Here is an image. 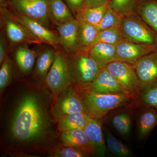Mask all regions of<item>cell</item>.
<instances>
[{
  "label": "cell",
  "mask_w": 157,
  "mask_h": 157,
  "mask_svg": "<svg viewBox=\"0 0 157 157\" xmlns=\"http://www.w3.org/2000/svg\"><path fill=\"white\" fill-rule=\"evenodd\" d=\"M60 140L63 146L76 147L95 154L94 147L83 129L62 132Z\"/></svg>",
  "instance_id": "cell-16"
},
{
  "label": "cell",
  "mask_w": 157,
  "mask_h": 157,
  "mask_svg": "<svg viewBox=\"0 0 157 157\" xmlns=\"http://www.w3.org/2000/svg\"><path fill=\"white\" fill-rule=\"evenodd\" d=\"M88 51L91 56L101 69L106 68L109 63L116 61V45L105 43H97Z\"/></svg>",
  "instance_id": "cell-18"
},
{
  "label": "cell",
  "mask_w": 157,
  "mask_h": 157,
  "mask_svg": "<svg viewBox=\"0 0 157 157\" xmlns=\"http://www.w3.org/2000/svg\"><path fill=\"white\" fill-rule=\"evenodd\" d=\"M0 11L1 25L5 29L6 36L12 45H18L22 43L41 44L25 26L12 17L8 8H0Z\"/></svg>",
  "instance_id": "cell-9"
},
{
  "label": "cell",
  "mask_w": 157,
  "mask_h": 157,
  "mask_svg": "<svg viewBox=\"0 0 157 157\" xmlns=\"http://www.w3.org/2000/svg\"><path fill=\"white\" fill-rule=\"evenodd\" d=\"M105 68L132 99L140 92L141 86L133 65L115 61L109 63Z\"/></svg>",
  "instance_id": "cell-6"
},
{
  "label": "cell",
  "mask_w": 157,
  "mask_h": 157,
  "mask_svg": "<svg viewBox=\"0 0 157 157\" xmlns=\"http://www.w3.org/2000/svg\"><path fill=\"white\" fill-rule=\"evenodd\" d=\"M123 39L140 44H157V33L135 13L123 17L120 26Z\"/></svg>",
  "instance_id": "cell-4"
},
{
  "label": "cell",
  "mask_w": 157,
  "mask_h": 157,
  "mask_svg": "<svg viewBox=\"0 0 157 157\" xmlns=\"http://www.w3.org/2000/svg\"><path fill=\"white\" fill-rule=\"evenodd\" d=\"M133 65L141 89L157 82V51L143 56Z\"/></svg>",
  "instance_id": "cell-13"
},
{
  "label": "cell",
  "mask_w": 157,
  "mask_h": 157,
  "mask_svg": "<svg viewBox=\"0 0 157 157\" xmlns=\"http://www.w3.org/2000/svg\"><path fill=\"white\" fill-rule=\"evenodd\" d=\"M11 15L14 19L22 24L30 33L41 43H45L56 49L60 45L59 34L51 30L35 20L15 13L10 9Z\"/></svg>",
  "instance_id": "cell-10"
},
{
  "label": "cell",
  "mask_w": 157,
  "mask_h": 157,
  "mask_svg": "<svg viewBox=\"0 0 157 157\" xmlns=\"http://www.w3.org/2000/svg\"><path fill=\"white\" fill-rule=\"evenodd\" d=\"M56 98L52 110L54 116L57 119L71 113H86L81 91L76 86L74 87L70 86Z\"/></svg>",
  "instance_id": "cell-7"
},
{
  "label": "cell",
  "mask_w": 157,
  "mask_h": 157,
  "mask_svg": "<svg viewBox=\"0 0 157 157\" xmlns=\"http://www.w3.org/2000/svg\"><path fill=\"white\" fill-rule=\"evenodd\" d=\"M74 17L78 11L84 8L86 0H63Z\"/></svg>",
  "instance_id": "cell-34"
},
{
  "label": "cell",
  "mask_w": 157,
  "mask_h": 157,
  "mask_svg": "<svg viewBox=\"0 0 157 157\" xmlns=\"http://www.w3.org/2000/svg\"><path fill=\"white\" fill-rule=\"evenodd\" d=\"M44 80L55 98L74 82L71 58L63 50L57 49L51 67Z\"/></svg>",
  "instance_id": "cell-3"
},
{
  "label": "cell",
  "mask_w": 157,
  "mask_h": 157,
  "mask_svg": "<svg viewBox=\"0 0 157 157\" xmlns=\"http://www.w3.org/2000/svg\"><path fill=\"white\" fill-rule=\"evenodd\" d=\"M132 106L140 110L137 120L138 136L144 139L157 125V109L146 106Z\"/></svg>",
  "instance_id": "cell-17"
},
{
  "label": "cell",
  "mask_w": 157,
  "mask_h": 157,
  "mask_svg": "<svg viewBox=\"0 0 157 157\" xmlns=\"http://www.w3.org/2000/svg\"><path fill=\"white\" fill-rule=\"evenodd\" d=\"M56 50L50 46L39 52L35 69V75L39 79L45 80L53 63Z\"/></svg>",
  "instance_id": "cell-22"
},
{
  "label": "cell",
  "mask_w": 157,
  "mask_h": 157,
  "mask_svg": "<svg viewBox=\"0 0 157 157\" xmlns=\"http://www.w3.org/2000/svg\"><path fill=\"white\" fill-rule=\"evenodd\" d=\"M1 33L0 38V64L2 65L8 57V46L3 33Z\"/></svg>",
  "instance_id": "cell-35"
},
{
  "label": "cell",
  "mask_w": 157,
  "mask_h": 157,
  "mask_svg": "<svg viewBox=\"0 0 157 157\" xmlns=\"http://www.w3.org/2000/svg\"><path fill=\"white\" fill-rule=\"evenodd\" d=\"M136 13L157 33V2L153 0H139Z\"/></svg>",
  "instance_id": "cell-23"
},
{
  "label": "cell",
  "mask_w": 157,
  "mask_h": 157,
  "mask_svg": "<svg viewBox=\"0 0 157 157\" xmlns=\"http://www.w3.org/2000/svg\"><path fill=\"white\" fill-rule=\"evenodd\" d=\"M48 16L50 21L56 26L75 18L63 0H49Z\"/></svg>",
  "instance_id": "cell-19"
},
{
  "label": "cell",
  "mask_w": 157,
  "mask_h": 157,
  "mask_svg": "<svg viewBox=\"0 0 157 157\" xmlns=\"http://www.w3.org/2000/svg\"><path fill=\"white\" fill-rule=\"evenodd\" d=\"M122 18L120 14L108 6L101 22L96 27L99 31L114 27H120Z\"/></svg>",
  "instance_id": "cell-31"
},
{
  "label": "cell",
  "mask_w": 157,
  "mask_h": 157,
  "mask_svg": "<svg viewBox=\"0 0 157 157\" xmlns=\"http://www.w3.org/2000/svg\"><path fill=\"white\" fill-rule=\"evenodd\" d=\"M50 126L48 113L40 98L33 93L23 96L11 120L13 139L21 143L37 142L47 135Z\"/></svg>",
  "instance_id": "cell-1"
},
{
  "label": "cell",
  "mask_w": 157,
  "mask_h": 157,
  "mask_svg": "<svg viewBox=\"0 0 157 157\" xmlns=\"http://www.w3.org/2000/svg\"><path fill=\"white\" fill-rule=\"evenodd\" d=\"M109 0H86L84 8H92L99 7L108 3Z\"/></svg>",
  "instance_id": "cell-36"
},
{
  "label": "cell",
  "mask_w": 157,
  "mask_h": 157,
  "mask_svg": "<svg viewBox=\"0 0 157 157\" xmlns=\"http://www.w3.org/2000/svg\"><path fill=\"white\" fill-rule=\"evenodd\" d=\"M113 127L121 135L127 137L130 135L132 128V119L130 112L122 111L113 117Z\"/></svg>",
  "instance_id": "cell-28"
},
{
  "label": "cell",
  "mask_w": 157,
  "mask_h": 157,
  "mask_svg": "<svg viewBox=\"0 0 157 157\" xmlns=\"http://www.w3.org/2000/svg\"><path fill=\"white\" fill-rule=\"evenodd\" d=\"M116 61L134 64L147 55L157 51V44L134 43L123 39L116 45Z\"/></svg>",
  "instance_id": "cell-11"
},
{
  "label": "cell",
  "mask_w": 157,
  "mask_h": 157,
  "mask_svg": "<svg viewBox=\"0 0 157 157\" xmlns=\"http://www.w3.org/2000/svg\"><path fill=\"white\" fill-rule=\"evenodd\" d=\"M123 39V38L119 27L110 28L99 31L92 47L99 43H108L116 45Z\"/></svg>",
  "instance_id": "cell-30"
},
{
  "label": "cell",
  "mask_w": 157,
  "mask_h": 157,
  "mask_svg": "<svg viewBox=\"0 0 157 157\" xmlns=\"http://www.w3.org/2000/svg\"><path fill=\"white\" fill-rule=\"evenodd\" d=\"M107 3L95 8H84L76 13L75 17L96 26L101 22L107 11L108 8Z\"/></svg>",
  "instance_id": "cell-26"
},
{
  "label": "cell",
  "mask_w": 157,
  "mask_h": 157,
  "mask_svg": "<svg viewBox=\"0 0 157 157\" xmlns=\"http://www.w3.org/2000/svg\"><path fill=\"white\" fill-rule=\"evenodd\" d=\"M10 156H11L15 157H34V156H31V155H28L27 154L19 152H14L12 153V152L11 153Z\"/></svg>",
  "instance_id": "cell-37"
},
{
  "label": "cell",
  "mask_w": 157,
  "mask_h": 157,
  "mask_svg": "<svg viewBox=\"0 0 157 157\" xmlns=\"http://www.w3.org/2000/svg\"><path fill=\"white\" fill-rule=\"evenodd\" d=\"M84 130L94 147L95 154L105 157L107 148L103 136L101 121L90 118Z\"/></svg>",
  "instance_id": "cell-15"
},
{
  "label": "cell",
  "mask_w": 157,
  "mask_h": 157,
  "mask_svg": "<svg viewBox=\"0 0 157 157\" xmlns=\"http://www.w3.org/2000/svg\"><path fill=\"white\" fill-rule=\"evenodd\" d=\"M8 1H9V2H11V0H8Z\"/></svg>",
  "instance_id": "cell-39"
},
{
  "label": "cell",
  "mask_w": 157,
  "mask_h": 157,
  "mask_svg": "<svg viewBox=\"0 0 157 157\" xmlns=\"http://www.w3.org/2000/svg\"><path fill=\"white\" fill-rule=\"evenodd\" d=\"M139 0H109L108 7L117 12L123 17L136 13Z\"/></svg>",
  "instance_id": "cell-29"
},
{
  "label": "cell",
  "mask_w": 157,
  "mask_h": 157,
  "mask_svg": "<svg viewBox=\"0 0 157 157\" xmlns=\"http://www.w3.org/2000/svg\"><path fill=\"white\" fill-rule=\"evenodd\" d=\"M105 140L108 151L117 157H128L132 155V151L121 141L117 139L109 129H104Z\"/></svg>",
  "instance_id": "cell-27"
},
{
  "label": "cell",
  "mask_w": 157,
  "mask_h": 157,
  "mask_svg": "<svg viewBox=\"0 0 157 157\" xmlns=\"http://www.w3.org/2000/svg\"><path fill=\"white\" fill-rule=\"evenodd\" d=\"M90 118L85 113H71L63 116L58 120V129L61 132L76 129H84Z\"/></svg>",
  "instance_id": "cell-24"
},
{
  "label": "cell",
  "mask_w": 157,
  "mask_h": 157,
  "mask_svg": "<svg viewBox=\"0 0 157 157\" xmlns=\"http://www.w3.org/2000/svg\"><path fill=\"white\" fill-rule=\"evenodd\" d=\"M59 37L60 45L70 57L80 51L78 42V22L76 18L56 26Z\"/></svg>",
  "instance_id": "cell-14"
},
{
  "label": "cell",
  "mask_w": 157,
  "mask_h": 157,
  "mask_svg": "<svg viewBox=\"0 0 157 157\" xmlns=\"http://www.w3.org/2000/svg\"><path fill=\"white\" fill-rule=\"evenodd\" d=\"M132 104L134 107L146 106L157 109V82L141 89Z\"/></svg>",
  "instance_id": "cell-25"
},
{
  "label": "cell",
  "mask_w": 157,
  "mask_h": 157,
  "mask_svg": "<svg viewBox=\"0 0 157 157\" xmlns=\"http://www.w3.org/2000/svg\"><path fill=\"white\" fill-rule=\"evenodd\" d=\"M0 70V92L3 93L5 88L11 82L12 77V63L11 59L8 56L2 63Z\"/></svg>",
  "instance_id": "cell-33"
},
{
  "label": "cell",
  "mask_w": 157,
  "mask_h": 157,
  "mask_svg": "<svg viewBox=\"0 0 157 157\" xmlns=\"http://www.w3.org/2000/svg\"><path fill=\"white\" fill-rule=\"evenodd\" d=\"M81 91L86 113L90 117L100 121L104 120L112 110L126 107L133 100L130 96L124 94H98Z\"/></svg>",
  "instance_id": "cell-2"
},
{
  "label": "cell",
  "mask_w": 157,
  "mask_h": 157,
  "mask_svg": "<svg viewBox=\"0 0 157 157\" xmlns=\"http://www.w3.org/2000/svg\"><path fill=\"white\" fill-rule=\"evenodd\" d=\"M80 90L98 94L128 95L115 78L106 68L101 69L93 82L84 89Z\"/></svg>",
  "instance_id": "cell-12"
},
{
  "label": "cell",
  "mask_w": 157,
  "mask_h": 157,
  "mask_svg": "<svg viewBox=\"0 0 157 157\" xmlns=\"http://www.w3.org/2000/svg\"><path fill=\"white\" fill-rule=\"evenodd\" d=\"M9 7V2L8 0H0V8H8Z\"/></svg>",
  "instance_id": "cell-38"
},
{
  "label": "cell",
  "mask_w": 157,
  "mask_h": 157,
  "mask_svg": "<svg viewBox=\"0 0 157 157\" xmlns=\"http://www.w3.org/2000/svg\"><path fill=\"white\" fill-rule=\"evenodd\" d=\"M70 58L74 83L78 89H84L94 80L101 68L88 50L81 51Z\"/></svg>",
  "instance_id": "cell-5"
},
{
  "label": "cell",
  "mask_w": 157,
  "mask_h": 157,
  "mask_svg": "<svg viewBox=\"0 0 157 157\" xmlns=\"http://www.w3.org/2000/svg\"><path fill=\"white\" fill-rule=\"evenodd\" d=\"M91 155L88 152L76 148L61 145L52 150L50 157H86Z\"/></svg>",
  "instance_id": "cell-32"
},
{
  "label": "cell",
  "mask_w": 157,
  "mask_h": 157,
  "mask_svg": "<svg viewBox=\"0 0 157 157\" xmlns=\"http://www.w3.org/2000/svg\"><path fill=\"white\" fill-rule=\"evenodd\" d=\"M14 59L20 69L25 73H30L36 62V53L27 43L17 45L14 51Z\"/></svg>",
  "instance_id": "cell-21"
},
{
  "label": "cell",
  "mask_w": 157,
  "mask_h": 157,
  "mask_svg": "<svg viewBox=\"0 0 157 157\" xmlns=\"http://www.w3.org/2000/svg\"><path fill=\"white\" fill-rule=\"evenodd\" d=\"M78 22V42L81 51L89 50L92 46L99 31L96 26L79 18Z\"/></svg>",
  "instance_id": "cell-20"
},
{
  "label": "cell",
  "mask_w": 157,
  "mask_h": 157,
  "mask_svg": "<svg viewBox=\"0 0 157 157\" xmlns=\"http://www.w3.org/2000/svg\"><path fill=\"white\" fill-rule=\"evenodd\" d=\"M49 0H11L9 7L15 13L35 20L49 28Z\"/></svg>",
  "instance_id": "cell-8"
}]
</instances>
